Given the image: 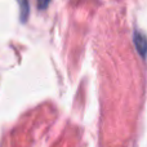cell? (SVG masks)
Wrapping results in <instances>:
<instances>
[{
    "label": "cell",
    "instance_id": "cell-1",
    "mask_svg": "<svg viewBox=\"0 0 147 147\" xmlns=\"http://www.w3.org/2000/svg\"><path fill=\"white\" fill-rule=\"evenodd\" d=\"M133 43L136 45L137 52L141 54L142 58H146L147 56V36L140 30H136L133 34Z\"/></svg>",
    "mask_w": 147,
    "mask_h": 147
},
{
    "label": "cell",
    "instance_id": "cell-2",
    "mask_svg": "<svg viewBox=\"0 0 147 147\" xmlns=\"http://www.w3.org/2000/svg\"><path fill=\"white\" fill-rule=\"evenodd\" d=\"M18 4H20V16H21V21L22 22H26V20H27L28 17V13H30V10H28V3L27 0H17Z\"/></svg>",
    "mask_w": 147,
    "mask_h": 147
},
{
    "label": "cell",
    "instance_id": "cell-3",
    "mask_svg": "<svg viewBox=\"0 0 147 147\" xmlns=\"http://www.w3.org/2000/svg\"><path fill=\"white\" fill-rule=\"evenodd\" d=\"M49 1H51V0H38V7L40 8V9H45V8L48 7Z\"/></svg>",
    "mask_w": 147,
    "mask_h": 147
}]
</instances>
